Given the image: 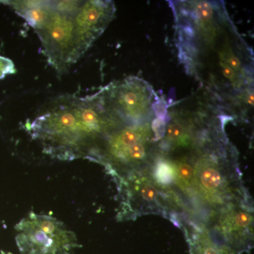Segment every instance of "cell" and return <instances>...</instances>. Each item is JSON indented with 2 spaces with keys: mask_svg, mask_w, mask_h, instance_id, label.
<instances>
[{
  "mask_svg": "<svg viewBox=\"0 0 254 254\" xmlns=\"http://www.w3.org/2000/svg\"><path fill=\"white\" fill-rule=\"evenodd\" d=\"M142 198L148 202H155L158 198V190L151 185H144L140 188Z\"/></svg>",
  "mask_w": 254,
  "mask_h": 254,
  "instance_id": "cell-15",
  "label": "cell"
},
{
  "mask_svg": "<svg viewBox=\"0 0 254 254\" xmlns=\"http://www.w3.org/2000/svg\"><path fill=\"white\" fill-rule=\"evenodd\" d=\"M253 217L243 209L230 210L220 220L222 233L233 245H245L247 235L252 232Z\"/></svg>",
  "mask_w": 254,
  "mask_h": 254,
  "instance_id": "cell-8",
  "label": "cell"
},
{
  "mask_svg": "<svg viewBox=\"0 0 254 254\" xmlns=\"http://www.w3.org/2000/svg\"><path fill=\"white\" fill-rule=\"evenodd\" d=\"M194 184L203 197L210 203H220L226 192V181L218 160L212 154L202 155L194 170Z\"/></svg>",
  "mask_w": 254,
  "mask_h": 254,
  "instance_id": "cell-7",
  "label": "cell"
},
{
  "mask_svg": "<svg viewBox=\"0 0 254 254\" xmlns=\"http://www.w3.org/2000/svg\"><path fill=\"white\" fill-rule=\"evenodd\" d=\"M14 73H16V68L12 60L0 56V79L4 78L6 75Z\"/></svg>",
  "mask_w": 254,
  "mask_h": 254,
  "instance_id": "cell-14",
  "label": "cell"
},
{
  "mask_svg": "<svg viewBox=\"0 0 254 254\" xmlns=\"http://www.w3.org/2000/svg\"><path fill=\"white\" fill-rule=\"evenodd\" d=\"M16 230L21 254H70L79 247L74 232L48 215L29 213L18 222Z\"/></svg>",
  "mask_w": 254,
  "mask_h": 254,
  "instance_id": "cell-3",
  "label": "cell"
},
{
  "mask_svg": "<svg viewBox=\"0 0 254 254\" xmlns=\"http://www.w3.org/2000/svg\"><path fill=\"white\" fill-rule=\"evenodd\" d=\"M106 88L110 103L124 123H147L158 115L161 98L142 78L129 76Z\"/></svg>",
  "mask_w": 254,
  "mask_h": 254,
  "instance_id": "cell-4",
  "label": "cell"
},
{
  "mask_svg": "<svg viewBox=\"0 0 254 254\" xmlns=\"http://www.w3.org/2000/svg\"><path fill=\"white\" fill-rule=\"evenodd\" d=\"M116 7L109 0L83 1L73 17V46L71 64L76 63L115 18Z\"/></svg>",
  "mask_w": 254,
  "mask_h": 254,
  "instance_id": "cell-5",
  "label": "cell"
},
{
  "mask_svg": "<svg viewBox=\"0 0 254 254\" xmlns=\"http://www.w3.org/2000/svg\"><path fill=\"white\" fill-rule=\"evenodd\" d=\"M113 109L106 87L85 98H67L50 106L30 126L48 154L73 160L86 154L92 143L124 125Z\"/></svg>",
  "mask_w": 254,
  "mask_h": 254,
  "instance_id": "cell-2",
  "label": "cell"
},
{
  "mask_svg": "<svg viewBox=\"0 0 254 254\" xmlns=\"http://www.w3.org/2000/svg\"><path fill=\"white\" fill-rule=\"evenodd\" d=\"M18 15L38 31L49 20L53 9L50 1H6Z\"/></svg>",
  "mask_w": 254,
  "mask_h": 254,
  "instance_id": "cell-9",
  "label": "cell"
},
{
  "mask_svg": "<svg viewBox=\"0 0 254 254\" xmlns=\"http://www.w3.org/2000/svg\"><path fill=\"white\" fill-rule=\"evenodd\" d=\"M191 254H235L231 247L215 243L208 235H201L193 242Z\"/></svg>",
  "mask_w": 254,
  "mask_h": 254,
  "instance_id": "cell-10",
  "label": "cell"
},
{
  "mask_svg": "<svg viewBox=\"0 0 254 254\" xmlns=\"http://www.w3.org/2000/svg\"><path fill=\"white\" fill-rule=\"evenodd\" d=\"M175 168L173 164L161 160L156 164L155 177L162 185H170L175 180Z\"/></svg>",
  "mask_w": 254,
  "mask_h": 254,
  "instance_id": "cell-12",
  "label": "cell"
},
{
  "mask_svg": "<svg viewBox=\"0 0 254 254\" xmlns=\"http://www.w3.org/2000/svg\"><path fill=\"white\" fill-rule=\"evenodd\" d=\"M50 3L54 11L74 17L81 7L83 1H50Z\"/></svg>",
  "mask_w": 254,
  "mask_h": 254,
  "instance_id": "cell-13",
  "label": "cell"
},
{
  "mask_svg": "<svg viewBox=\"0 0 254 254\" xmlns=\"http://www.w3.org/2000/svg\"><path fill=\"white\" fill-rule=\"evenodd\" d=\"M48 63L59 73L71 66L73 17L53 10L46 24L36 31Z\"/></svg>",
  "mask_w": 254,
  "mask_h": 254,
  "instance_id": "cell-6",
  "label": "cell"
},
{
  "mask_svg": "<svg viewBox=\"0 0 254 254\" xmlns=\"http://www.w3.org/2000/svg\"><path fill=\"white\" fill-rule=\"evenodd\" d=\"M180 63L215 99L253 106L254 53L221 1H170Z\"/></svg>",
  "mask_w": 254,
  "mask_h": 254,
  "instance_id": "cell-1",
  "label": "cell"
},
{
  "mask_svg": "<svg viewBox=\"0 0 254 254\" xmlns=\"http://www.w3.org/2000/svg\"><path fill=\"white\" fill-rule=\"evenodd\" d=\"M174 168L175 179L182 190H188L194 185V171L190 164L185 161L177 162Z\"/></svg>",
  "mask_w": 254,
  "mask_h": 254,
  "instance_id": "cell-11",
  "label": "cell"
}]
</instances>
